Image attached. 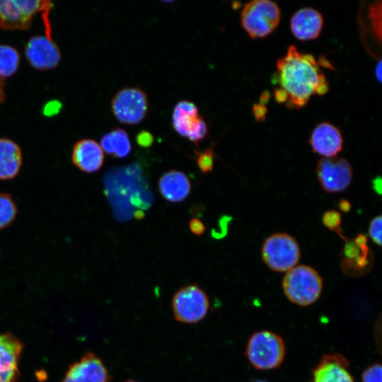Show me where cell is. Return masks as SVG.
<instances>
[{"mask_svg":"<svg viewBox=\"0 0 382 382\" xmlns=\"http://www.w3.org/2000/svg\"><path fill=\"white\" fill-rule=\"evenodd\" d=\"M274 98L289 108L304 107L314 95H324L329 83L318 62L310 54L300 52L291 45L279 59L272 79Z\"/></svg>","mask_w":382,"mask_h":382,"instance_id":"6da1fadb","label":"cell"},{"mask_svg":"<svg viewBox=\"0 0 382 382\" xmlns=\"http://www.w3.org/2000/svg\"><path fill=\"white\" fill-rule=\"evenodd\" d=\"M286 355L284 342L281 336L270 330L254 332L249 337L245 356L251 366L262 371L278 368Z\"/></svg>","mask_w":382,"mask_h":382,"instance_id":"7a4b0ae2","label":"cell"},{"mask_svg":"<svg viewBox=\"0 0 382 382\" xmlns=\"http://www.w3.org/2000/svg\"><path fill=\"white\" fill-rule=\"evenodd\" d=\"M323 287V280L319 273L304 265H296L287 271L282 280V289L287 299L300 306L315 303Z\"/></svg>","mask_w":382,"mask_h":382,"instance_id":"3957f363","label":"cell"},{"mask_svg":"<svg viewBox=\"0 0 382 382\" xmlns=\"http://www.w3.org/2000/svg\"><path fill=\"white\" fill-rule=\"evenodd\" d=\"M281 11L276 2L255 0L247 3L241 13L243 29L252 38L264 37L277 27Z\"/></svg>","mask_w":382,"mask_h":382,"instance_id":"277c9868","label":"cell"},{"mask_svg":"<svg viewBox=\"0 0 382 382\" xmlns=\"http://www.w3.org/2000/svg\"><path fill=\"white\" fill-rule=\"evenodd\" d=\"M261 256L265 265L272 271L287 272L299 262L301 250L294 237L285 233H277L265 240Z\"/></svg>","mask_w":382,"mask_h":382,"instance_id":"5b68a950","label":"cell"},{"mask_svg":"<svg viewBox=\"0 0 382 382\" xmlns=\"http://www.w3.org/2000/svg\"><path fill=\"white\" fill-rule=\"evenodd\" d=\"M175 318L181 323H197L207 314L209 299L197 284H189L178 290L172 300Z\"/></svg>","mask_w":382,"mask_h":382,"instance_id":"8992f818","label":"cell"},{"mask_svg":"<svg viewBox=\"0 0 382 382\" xmlns=\"http://www.w3.org/2000/svg\"><path fill=\"white\" fill-rule=\"evenodd\" d=\"M53 4L45 0H0V27L4 30H27L34 15L50 11Z\"/></svg>","mask_w":382,"mask_h":382,"instance_id":"52a82bcc","label":"cell"},{"mask_svg":"<svg viewBox=\"0 0 382 382\" xmlns=\"http://www.w3.org/2000/svg\"><path fill=\"white\" fill-rule=\"evenodd\" d=\"M149 108L146 93L136 87L124 88L111 100L113 115L120 122L137 125L145 117Z\"/></svg>","mask_w":382,"mask_h":382,"instance_id":"ba28073f","label":"cell"},{"mask_svg":"<svg viewBox=\"0 0 382 382\" xmlns=\"http://www.w3.org/2000/svg\"><path fill=\"white\" fill-rule=\"evenodd\" d=\"M316 176L324 191L340 192L347 189L353 178L349 162L342 157L322 158L316 166Z\"/></svg>","mask_w":382,"mask_h":382,"instance_id":"9c48e42d","label":"cell"},{"mask_svg":"<svg viewBox=\"0 0 382 382\" xmlns=\"http://www.w3.org/2000/svg\"><path fill=\"white\" fill-rule=\"evenodd\" d=\"M173 127L180 136L188 138L197 145L208 134L207 122L199 115L197 107L188 100H180L175 105Z\"/></svg>","mask_w":382,"mask_h":382,"instance_id":"30bf717a","label":"cell"},{"mask_svg":"<svg viewBox=\"0 0 382 382\" xmlns=\"http://www.w3.org/2000/svg\"><path fill=\"white\" fill-rule=\"evenodd\" d=\"M25 54L29 64L38 70L55 68L62 57L57 45L47 35L31 37L25 47Z\"/></svg>","mask_w":382,"mask_h":382,"instance_id":"8fae6325","label":"cell"},{"mask_svg":"<svg viewBox=\"0 0 382 382\" xmlns=\"http://www.w3.org/2000/svg\"><path fill=\"white\" fill-rule=\"evenodd\" d=\"M110 378L103 361L95 354L87 352L69 366L62 382H110Z\"/></svg>","mask_w":382,"mask_h":382,"instance_id":"7c38bea8","label":"cell"},{"mask_svg":"<svg viewBox=\"0 0 382 382\" xmlns=\"http://www.w3.org/2000/svg\"><path fill=\"white\" fill-rule=\"evenodd\" d=\"M23 344L14 335L0 334V382H16L20 372L18 364Z\"/></svg>","mask_w":382,"mask_h":382,"instance_id":"4fadbf2b","label":"cell"},{"mask_svg":"<svg viewBox=\"0 0 382 382\" xmlns=\"http://www.w3.org/2000/svg\"><path fill=\"white\" fill-rule=\"evenodd\" d=\"M310 382H354L349 370V361L342 355L325 354L313 370Z\"/></svg>","mask_w":382,"mask_h":382,"instance_id":"5bb4252c","label":"cell"},{"mask_svg":"<svg viewBox=\"0 0 382 382\" xmlns=\"http://www.w3.org/2000/svg\"><path fill=\"white\" fill-rule=\"evenodd\" d=\"M309 144L313 152L323 158H332L342 151L343 139L338 128L324 122L313 129L309 138Z\"/></svg>","mask_w":382,"mask_h":382,"instance_id":"9a60e30c","label":"cell"},{"mask_svg":"<svg viewBox=\"0 0 382 382\" xmlns=\"http://www.w3.org/2000/svg\"><path fill=\"white\" fill-rule=\"evenodd\" d=\"M323 25L322 14L311 7L297 10L291 16L290 28L299 40H314L320 35Z\"/></svg>","mask_w":382,"mask_h":382,"instance_id":"2e32d148","label":"cell"},{"mask_svg":"<svg viewBox=\"0 0 382 382\" xmlns=\"http://www.w3.org/2000/svg\"><path fill=\"white\" fill-rule=\"evenodd\" d=\"M71 159L81 171L94 173L102 167L104 154L100 144L91 139H83L75 143Z\"/></svg>","mask_w":382,"mask_h":382,"instance_id":"e0dca14e","label":"cell"},{"mask_svg":"<svg viewBox=\"0 0 382 382\" xmlns=\"http://www.w3.org/2000/svg\"><path fill=\"white\" fill-rule=\"evenodd\" d=\"M158 190L162 197L171 202H180L190 193L191 183L182 171L170 170L159 178Z\"/></svg>","mask_w":382,"mask_h":382,"instance_id":"ac0fdd59","label":"cell"},{"mask_svg":"<svg viewBox=\"0 0 382 382\" xmlns=\"http://www.w3.org/2000/svg\"><path fill=\"white\" fill-rule=\"evenodd\" d=\"M22 165V153L17 144L0 138V179L8 180L18 173Z\"/></svg>","mask_w":382,"mask_h":382,"instance_id":"d6986e66","label":"cell"},{"mask_svg":"<svg viewBox=\"0 0 382 382\" xmlns=\"http://www.w3.org/2000/svg\"><path fill=\"white\" fill-rule=\"evenodd\" d=\"M100 146L107 154L116 158L126 157L132 149L128 134L122 128L105 133L100 139Z\"/></svg>","mask_w":382,"mask_h":382,"instance_id":"ffe728a7","label":"cell"},{"mask_svg":"<svg viewBox=\"0 0 382 382\" xmlns=\"http://www.w3.org/2000/svg\"><path fill=\"white\" fill-rule=\"evenodd\" d=\"M20 54L11 45H0V77L4 79L13 75L20 64Z\"/></svg>","mask_w":382,"mask_h":382,"instance_id":"44dd1931","label":"cell"},{"mask_svg":"<svg viewBox=\"0 0 382 382\" xmlns=\"http://www.w3.org/2000/svg\"><path fill=\"white\" fill-rule=\"evenodd\" d=\"M17 207L11 196L0 192V229L9 226L15 219Z\"/></svg>","mask_w":382,"mask_h":382,"instance_id":"7402d4cb","label":"cell"},{"mask_svg":"<svg viewBox=\"0 0 382 382\" xmlns=\"http://www.w3.org/2000/svg\"><path fill=\"white\" fill-rule=\"evenodd\" d=\"M368 11L372 35L380 44L381 40V1L373 2L369 6Z\"/></svg>","mask_w":382,"mask_h":382,"instance_id":"603a6c76","label":"cell"},{"mask_svg":"<svg viewBox=\"0 0 382 382\" xmlns=\"http://www.w3.org/2000/svg\"><path fill=\"white\" fill-rule=\"evenodd\" d=\"M322 221L326 228L337 233L340 237L344 238L340 227L342 217L339 212L334 209L326 211L323 215Z\"/></svg>","mask_w":382,"mask_h":382,"instance_id":"cb8c5ba5","label":"cell"},{"mask_svg":"<svg viewBox=\"0 0 382 382\" xmlns=\"http://www.w3.org/2000/svg\"><path fill=\"white\" fill-rule=\"evenodd\" d=\"M197 163L203 173H207L212 170L214 166V150L210 147L205 149L204 151H197Z\"/></svg>","mask_w":382,"mask_h":382,"instance_id":"d4e9b609","label":"cell"},{"mask_svg":"<svg viewBox=\"0 0 382 382\" xmlns=\"http://www.w3.org/2000/svg\"><path fill=\"white\" fill-rule=\"evenodd\" d=\"M382 367L381 364L374 363L367 366L361 374V382H381Z\"/></svg>","mask_w":382,"mask_h":382,"instance_id":"484cf974","label":"cell"},{"mask_svg":"<svg viewBox=\"0 0 382 382\" xmlns=\"http://www.w3.org/2000/svg\"><path fill=\"white\" fill-rule=\"evenodd\" d=\"M381 215L375 216L369 223L368 232L372 241L376 245H381Z\"/></svg>","mask_w":382,"mask_h":382,"instance_id":"4316f807","label":"cell"},{"mask_svg":"<svg viewBox=\"0 0 382 382\" xmlns=\"http://www.w3.org/2000/svg\"><path fill=\"white\" fill-rule=\"evenodd\" d=\"M136 141L139 146L141 147H149L154 142L153 135L146 130H141L139 132L137 137Z\"/></svg>","mask_w":382,"mask_h":382,"instance_id":"83f0119b","label":"cell"},{"mask_svg":"<svg viewBox=\"0 0 382 382\" xmlns=\"http://www.w3.org/2000/svg\"><path fill=\"white\" fill-rule=\"evenodd\" d=\"M189 227L191 232L197 236H201L205 231V226L203 222L195 217L190 219Z\"/></svg>","mask_w":382,"mask_h":382,"instance_id":"f1b7e54d","label":"cell"},{"mask_svg":"<svg viewBox=\"0 0 382 382\" xmlns=\"http://www.w3.org/2000/svg\"><path fill=\"white\" fill-rule=\"evenodd\" d=\"M253 112L257 120H263L265 119L267 110L263 104H257L253 106Z\"/></svg>","mask_w":382,"mask_h":382,"instance_id":"f546056e","label":"cell"},{"mask_svg":"<svg viewBox=\"0 0 382 382\" xmlns=\"http://www.w3.org/2000/svg\"><path fill=\"white\" fill-rule=\"evenodd\" d=\"M340 209L345 212H348L351 209V204L347 199H342L339 202Z\"/></svg>","mask_w":382,"mask_h":382,"instance_id":"4dcf8cb0","label":"cell"},{"mask_svg":"<svg viewBox=\"0 0 382 382\" xmlns=\"http://www.w3.org/2000/svg\"><path fill=\"white\" fill-rule=\"evenodd\" d=\"M5 81L4 79L0 77V104L4 102L5 99Z\"/></svg>","mask_w":382,"mask_h":382,"instance_id":"1f68e13d","label":"cell"},{"mask_svg":"<svg viewBox=\"0 0 382 382\" xmlns=\"http://www.w3.org/2000/svg\"><path fill=\"white\" fill-rule=\"evenodd\" d=\"M373 187L375 191L380 195L381 192V179L380 178H376L373 180Z\"/></svg>","mask_w":382,"mask_h":382,"instance_id":"d6a6232c","label":"cell"},{"mask_svg":"<svg viewBox=\"0 0 382 382\" xmlns=\"http://www.w3.org/2000/svg\"><path fill=\"white\" fill-rule=\"evenodd\" d=\"M381 60L380 59L376 66V75L379 81H381Z\"/></svg>","mask_w":382,"mask_h":382,"instance_id":"836d02e7","label":"cell"},{"mask_svg":"<svg viewBox=\"0 0 382 382\" xmlns=\"http://www.w3.org/2000/svg\"><path fill=\"white\" fill-rule=\"evenodd\" d=\"M134 216L137 219H141L144 217V213L141 211H137L135 212Z\"/></svg>","mask_w":382,"mask_h":382,"instance_id":"e575fe53","label":"cell"},{"mask_svg":"<svg viewBox=\"0 0 382 382\" xmlns=\"http://www.w3.org/2000/svg\"><path fill=\"white\" fill-rule=\"evenodd\" d=\"M124 382H137V381H133V380H127V381H125Z\"/></svg>","mask_w":382,"mask_h":382,"instance_id":"d590c367","label":"cell"},{"mask_svg":"<svg viewBox=\"0 0 382 382\" xmlns=\"http://www.w3.org/2000/svg\"><path fill=\"white\" fill-rule=\"evenodd\" d=\"M255 382H267V381H263V380H258V381H256Z\"/></svg>","mask_w":382,"mask_h":382,"instance_id":"8d00e7d4","label":"cell"}]
</instances>
